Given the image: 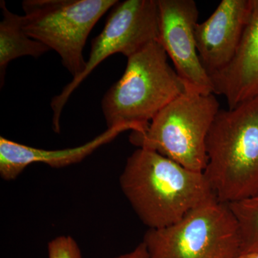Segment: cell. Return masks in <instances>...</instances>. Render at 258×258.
I'll return each mask as SVG.
<instances>
[{
	"label": "cell",
	"instance_id": "cell-1",
	"mask_svg": "<svg viewBox=\"0 0 258 258\" xmlns=\"http://www.w3.org/2000/svg\"><path fill=\"white\" fill-rule=\"evenodd\" d=\"M120 189L149 229L176 223L216 199L204 172L189 170L150 149L139 148L127 159Z\"/></svg>",
	"mask_w": 258,
	"mask_h": 258
},
{
	"label": "cell",
	"instance_id": "cell-3",
	"mask_svg": "<svg viewBox=\"0 0 258 258\" xmlns=\"http://www.w3.org/2000/svg\"><path fill=\"white\" fill-rule=\"evenodd\" d=\"M159 40L128 57L123 76L101 101L107 128L129 125L143 132L169 103L186 91Z\"/></svg>",
	"mask_w": 258,
	"mask_h": 258
},
{
	"label": "cell",
	"instance_id": "cell-7",
	"mask_svg": "<svg viewBox=\"0 0 258 258\" xmlns=\"http://www.w3.org/2000/svg\"><path fill=\"white\" fill-rule=\"evenodd\" d=\"M112 9L104 28L91 42L89 58L83 74L66 85L51 101L55 132L60 131L61 113L70 96L98 64L116 53L128 58L159 39L157 0H125L118 2Z\"/></svg>",
	"mask_w": 258,
	"mask_h": 258
},
{
	"label": "cell",
	"instance_id": "cell-13",
	"mask_svg": "<svg viewBox=\"0 0 258 258\" xmlns=\"http://www.w3.org/2000/svg\"><path fill=\"white\" fill-rule=\"evenodd\" d=\"M227 205L238 225L240 254L258 251V194Z\"/></svg>",
	"mask_w": 258,
	"mask_h": 258
},
{
	"label": "cell",
	"instance_id": "cell-11",
	"mask_svg": "<svg viewBox=\"0 0 258 258\" xmlns=\"http://www.w3.org/2000/svg\"><path fill=\"white\" fill-rule=\"evenodd\" d=\"M134 129L129 125L107 128L82 146L59 150H45L17 143L0 137V175L6 181L15 179L25 168L42 163L52 168H62L81 162L98 148L109 143L120 134Z\"/></svg>",
	"mask_w": 258,
	"mask_h": 258
},
{
	"label": "cell",
	"instance_id": "cell-16",
	"mask_svg": "<svg viewBox=\"0 0 258 258\" xmlns=\"http://www.w3.org/2000/svg\"><path fill=\"white\" fill-rule=\"evenodd\" d=\"M235 258H258V251L240 254Z\"/></svg>",
	"mask_w": 258,
	"mask_h": 258
},
{
	"label": "cell",
	"instance_id": "cell-5",
	"mask_svg": "<svg viewBox=\"0 0 258 258\" xmlns=\"http://www.w3.org/2000/svg\"><path fill=\"white\" fill-rule=\"evenodd\" d=\"M117 0H25V33L55 51L73 79L83 74V50L91 30Z\"/></svg>",
	"mask_w": 258,
	"mask_h": 258
},
{
	"label": "cell",
	"instance_id": "cell-2",
	"mask_svg": "<svg viewBox=\"0 0 258 258\" xmlns=\"http://www.w3.org/2000/svg\"><path fill=\"white\" fill-rule=\"evenodd\" d=\"M204 174L219 202L258 194V98L220 109L207 139Z\"/></svg>",
	"mask_w": 258,
	"mask_h": 258
},
{
	"label": "cell",
	"instance_id": "cell-10",
	"mask_svg": "<svg viewBox=\"0 0 258 258\" xmlns=\"http://www.w3.org/2000/svg\"><path fill=\"white\" fill-rule=\"evenodd\" d=\"M214 94L225 97L228 108L258 98V0L235 57L210 76Z\"/></svg>",
	"mask_w": 258,
	"mask_h": 258
},
{
	"label": "cell",
	"instance_id": "cell-12",
	"mask_svg": "<svg viewBox=\"0 0 258 258\" xmlns=\"http://www.w3.org/2000/svg\"><path fill=\"white\" fill-rule=\"evenodd\" d=\"M3 19L0 22V79L5 82L10 62L23 56L39 57L50 50L42 42L28 36L23 28V16L12 13L4 0L0 2Z\"/></svg>",
	"mask_w": 258,
	"mask_h": 258
},
{
	"label": "cell",
	"instance_id": "cell-4",
	"mask_svg": "<svg viewBox=\"0 0 258 258\" xmlns=\"http://www.w3.org/2000/svg\"><path fill=\"white\" fill-rule=\"evenodd\" d=\"M219 111L215 95L186 89L156 115L144 132H132L129 140L189 170L204 172L208 162L207 139Z\"/></svg>",
	"mask_w": 258,
	"mask_h": 258
},
{
	"label": "cell",
	"instance_id": "cell-15",
	"mask_svg": "<svg viewBox=\"0 0 258 258\" xmlns=\"http://www.w3.org/2000/svg\"><path fill=\"white\" fill-rule=\"evenodd\" d=\"M112 258H149V255L145 244L142 242L139 244L133 250Z\"/></svg>",
	"mask_w": 258,
	"mask_h": 258
},
{
	"label": "cell",
	"instance_id": "cell-8",
	"mask_svg": "<svg viewBox=\"0 0 258 258\" xmlns=\"http://www.w3.org/2000/svg\"><path fill=\"white\" fill-rule=\"evenodd\" d=\"M159 40L172 61L186 89L214 94L210 75L204 69L197 47L195 28L199 10L194 0H157Z\"/></svg>",
	"mask_w": 258,
	"mask_h": 258
},
{
	"label": "cell",
	"instance_id": "cell-14",
	"mask_svg": "<svg viewBox=\"0 0 258 258\" xmlns=\"http://www.w3.org/2000/svg\"><path fill=\"white\" fill-rule=\"evenodd\" d=\"M48 258H83L79 244L72 237L61 235L47 244Z\"/></svg>",
	"mask_w": 258,
	"mask_h": 258
},
{
	"label": "cell",
	"instance_id": "cell-6",
	"mask_svg": "<svg viewBox=\"0 0 258 258\" xmlns=\"http://www.w3.org/2000/svg\"><path fill=\"white\" fill-rule=\"evenodd\" d=\"M143 242L149 258H235L240 254L237 221L228 205L217 199L173 225L149 229Z\"/></svg>",
	"mask_w": 258,
	"mask_h": 258
},
{
	"label": "cell",
	"instance_id": "cell-9",
	"mask_svg": "<svg viewBox=\"0 0 258 258\" xmlns=\"http://www.w3.org/2000/svg\"><path fill=\"white\" fill-rule=\"evenodd\" d=\"M254 0H222L195 28L197 47L210 76L225 68L238 50L253 10Z\"/></svg>",
	"mask_w": 258,
	"mask_h": 258
}]
</instances>
